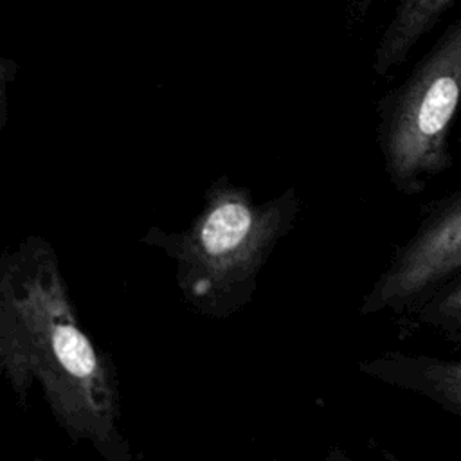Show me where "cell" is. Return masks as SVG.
<instances>
[{
    "label": "cell",
    "mask_w": 461,
    "mask_h": 461,
    "mask_svg": "<svg viewBox=\"0 0 461 461\" xmlns=\"http://www.w3.org/2000/svg\"><path fill=\"white\" fill-rule=\"evenodd\" d=\"M360 371L375 380L423 394L461 414V360L389 351L362 362Z\"/></svg>",
    "instance_id": "obj_5"
},
{
    "label": "cell",
    "mask_w": 461,
    "mask_h": 461,
    "mask_svg": "<svg viewBox=\"0 0 461 461\" xmlns=\"http://www.w3.org/2000/svg\"><path fill=\"white\" fill-rule=\"evenodd\" d=\"M461 272V187L423 207L360 303V315L418 306Z\"/></svg>",
    "instance_id": "obj_4"
},
{
    "label": "cell",
    "mask_w": 461,
    "mask_h": 461,
    "mask_svg": "<svg viewBox=\"0 0 461 461\" xmlns=\"http://www.w3.org/2000/svg\"><path fill=\"white\" fill-rule=\"evenodd\" d=\"M324 461H353V459H349V457H348L344 452H340L339 448H333V450L328 452V456H326Z\"/></svg>",
    "instance_id": "obj_8"
},
{
    "label": "cell",
    "mask_w": 461,
    "mask_h": 461,
    "mask_svg": "<svg viewBox=\"0 0 461 461\" xmlns=\"http://www.w3.org/2000/svg\"><path fill=\"white\" fill-rule=\"evenodd\" d=\"M459 110L461 16L376 104V142L396 193L421 194L432 178L452 167L450 137Z\"/></svg>",
    "instance_id": "obj_3"
},
{
    "label": "cell",
    "mask_w": 461,
    "mask_h": 461,
    "mask_svg": "<svg viewBox=\"0 0 461 461\" xmlns=\"http://www.w3.org/2000/svg\"><path fill=\"white\" fill-rule=\"evenodd\" d=\"M0 369L20 407L38 382L72 441L104 461H135L113 366L79 324L58 252L36 234L0 258Z\"/></svg>",
    "instance_id": "obj_1"
},
{
    "label": "cell",
    "mask_w": 461,
    "mask_h": 461,
    "mask_svg": "<svg viewBox=\"0 0 461 461\" xmlns=\"http://www.w3.org/2000/svg\"><path fill=\"white\" fill-rule=\"evenodd\" d=\"M299 212L301 196L294 187L258 200L223 175L209 184L184 229L151 227L140 241L173 261L189 308L209 319H229L252 301L261 270Z\"/></svg>",
    "instance_id": "obj_2"
},
{
    "label": "cell",
    "mask_w": 461,
    "mask_h": 461,
    "mask_svg": "<svg viewBox=\"0 0 461 461\" xmlns=\"http://www.w3.org/2000/svg\"><path fill=\"white\" fill-rule=\"evenodd\" d=\"M373 0H348L346 7H348V22L349 23H360L366 14L371 9Z\"/></svg>",
    "instance_id": "obj_7"
},
{
    "label": "cell",
    "mask_w": 461,
    "mask_h": 461,
    "mask_svg": "<svg viewBox=\"0 0 461 461\" xmlns=\"http://www.w3.org/2000/svg\"><path fill=\"white\" fill-rule=\"evenodd\" d=\"M459 0H398L373 50L371 68L385 77L400 68L418 43L450 13Z\"/></svg>",
    "instance_id": "obj_6"
},
{
    "label": "cell",
    "mask_w": 461,
    "mask_h": 461,
    "mask_svg": "<svg viewBox=\"0 0 461 461\" xmlns=\"http://www.w3.org/2000/svg\"><path fill=\"white\" fill-rule=\"evenodd\" d=\"M459 140H461V137H459Z\"/></svg>",
    "instance_id": "obj_9"
}]
</instances>
